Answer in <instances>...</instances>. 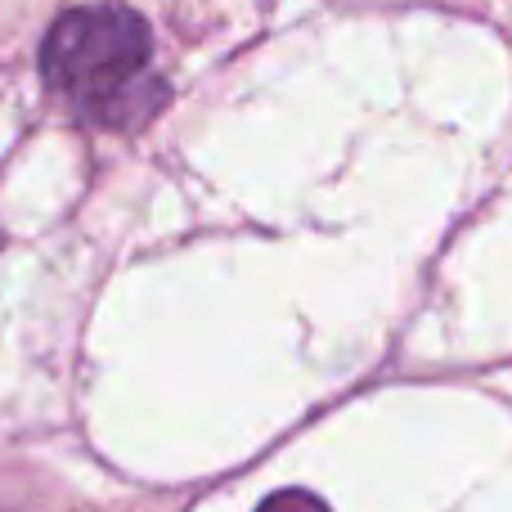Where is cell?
<instances>
[{"label":"cell","instance_id":"6da1fadb","mask_svg":"<svg viewBox=\"0 0 512 512\" xmlns=\"http://www.w3.org/2000/svg\"><path fill=\"white\" fill-rule=\"evenodd\" d=\"M149 63V23L117 0L68 9L41 45L45 86L99 126H126L153 108Z\"/></svg>","mask_w":512,"mask_h":512},{"label":"cell","instance_id":"7a4b0ae2","mask_svg":"<svg viewBox=\"0 0 512 512\" xmlns=\"http://www.w3.org/2000/svg\"><path fill=\"white\" fill-rule=\"evenodd\" d=\"M256 512H328V504L310 490H274Z\"/></svg>","mask_w":512,"mask_h":512}]
</instances>
